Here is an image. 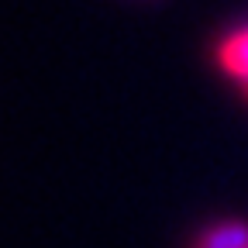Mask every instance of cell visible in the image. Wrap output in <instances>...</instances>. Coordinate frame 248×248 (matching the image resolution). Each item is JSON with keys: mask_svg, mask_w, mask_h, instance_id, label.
Masks as SVG:
<instances>
[{"mask_svg": "<svg viewBox=\"0 0 248 248\" xmlns=\"http://www.w3.org/2000/svg\"><path fill=\"white\" fill-rule=\"evenodd\" d=\"M193 248H248V221H221L207 228Z\"/></svg>", "mask_w": 248, "mask_h": 248, "instance_id": "cell-1", "label": "cell"}, {"mask_svg": "<svg viewBox=\"0 0 248 248\" xmlns=\"http://www.w3.org/2000/svg\"><path fill=\"white\" fill-rule=\"evenodd\" d=\"M217 59H221V66H224L234 79H241V83L248 86V28L238 31V35H231V38L221 45Z\"/></svg>", "mask_w": 248, "mask_h": 248, "instance_id": "cell-2", "label": "cell"}]
</instances>
